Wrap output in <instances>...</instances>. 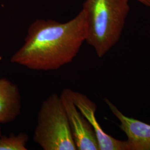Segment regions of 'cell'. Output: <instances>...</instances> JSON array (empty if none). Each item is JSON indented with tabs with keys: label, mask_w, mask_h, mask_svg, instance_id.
Masks as SVG:
<instances>
[{
	"label": "cell",
	"mask_w": 150,
	"mask_h": 150,
	"mask_svg": "<svg viewBox=\"0 0 150 150\" xmlns=\"http://www.w3.org/2000/svg\"><path fill=\"white\" fill-rule=\"evenodd\" d=\"M129 0H86V41L102 58L118 42L129 11Z\"/></svg>",
	"instance_id": "obj_2"
},
{
	"label": "cell",
	"mask_w": 150,
	"mask_h": 150,
	"mask_svg": "<svg viewBox=\"0 0 150 150\" xmlns=\"http://www.w3.org/2000/svg\"><path fill=\"white\" fill-rule=\"evenodd\" d=\"M21 109V95L18 86L5 78L0 79V123L14 121Z\"/></svg>",
	"instance_id": "obj_7"
},
{
	"label": "cell",
	"mask_w": 150,
	"mask_h": 150,
	"mask_svg": "<svg viewBox=\"0 0 150 150\" xmlns=\"http://www.w3.org/2000/svg\"><path fill=\"white\" fill-rule=\"evenodd\" d=\"M71 95L76 106L86 117L93 129L99 146V150H128L126 140L116 139L107 134L97 120L96 103L85 95L72 90Z\"/></svg>",
	"instance_id": "obj_5"
},
{
	"label": "cell",
	"mask_w": 150,
	"mask_h": 150,
	"mask_svg": "<svg viewBox=\"0 0 150 150\" xmlns=\"http://www.w3.org/2000/svg\"><path fill=\"white\" fill-rule=\"evenodd\" d=\"M87 22L82 9L69 21L37 20L11 62L35 71L58 70L72 62L86 41Z\"/></svg>",
	"instance_id": "obj_1"
},
{
	"label": "cell",
	"mask_w": 150,
	"mask_h": 150,
	"mask_svg": "<svg viewBox=\"0 0 150 150\" xmlns=\"http://www.w3.org/2000/svg\"><path fill=\"white\" fill-rule=\"evenodd\" d=\"M33 140L44 150H77L60 96L44 100L38 112Z\"/></svg>",
	"instance_id": "obj_3"
},
{
	"label": "cell",
	"mask_w": 150,
	"mask_h": 150,
	"mask_svg": "<svg viewBox=\"0 0 150 150\" xmlns=\"http://www.w3.org/2000/svg\"><path fill=\"white\" fill-rule=\"evenodd\" d=\"M72 90L64 88L59 95L67 113L77 150H99L95 132L91 124L73 102Z\"/></svg>",
	"instance_id": "obj_4"
},
{
	"label": "cell",
	"mask_w": 150,
	"mask_h": 150,
	"mask_svg": "<svg viewBox=\"0 0 150 150\" xmlns=\"http://www.w3.org/2000/svg\"><path fill=\"white\" fill-rule=\"evenodd\" d=\"M146 6L150 7V0H136Z\"/></svg>",
	"instance_id": "obj_9"
},
{
	"label": "cell",
	"mask_w": 150,
	"mask_h": 150,
	"mask_svg": "<svg viewBox=\"0 0 150 150\" xmlns=\"http://www.w3.org/2000/svg\"><path fill=\"white\" fill-rule=\"evenodd\" d=\"M104 101L117 118L119 127L127 137L128 150H150V125L125 115L106 98Z\"/></svg>",
	"instance_id": "obj_6"
},
{
	"label": "cell",
	"mask_w": 150,
	"mask_h": 150,
	"mask_svg": "<svg viewBox=\"0 0 150 150\" xmlns=\"http://www.w3.org/2000/svg\"><path fill=\"white\" fill-rule=\"evenodd\" d=\"M2 135V132H1V123H0V136Z\"/></svg>",
	"instance_id": "obj_10"
},
{
	"label": "cell",
	"mask_w": 150,
	"mask_h": 150,
	"mask_svg": "<svg viewBox=\"0 0 150 150\" xmlns=\"http://www.w3.org/2000/svg\"><path fill=\"white\" fill-rule=\"evenodd\" d=\"M29 139L28 134L20 132L17 134H10L8 136H0V150H27Z\"/></svg>",
	"instance_id": "obj_8"
}]
</instances>
